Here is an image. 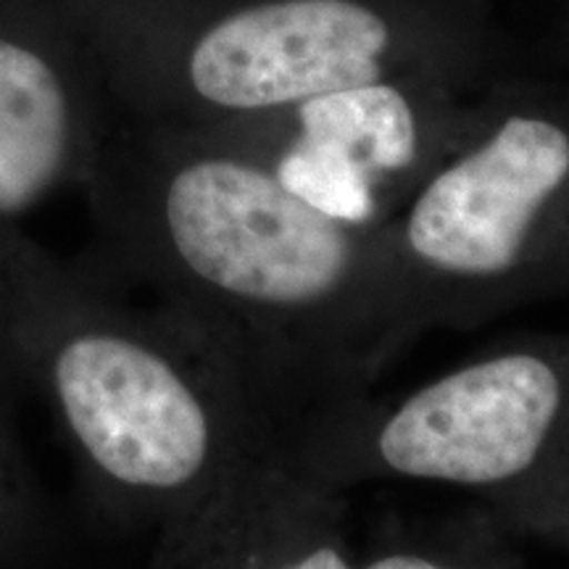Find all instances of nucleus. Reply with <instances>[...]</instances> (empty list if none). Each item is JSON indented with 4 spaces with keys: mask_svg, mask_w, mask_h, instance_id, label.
I'll return each mask as SVG.
<instances>
[{
    "mask_svg": "<svg viewBox=\"0 0 569 569\" xmlns=\"http://www.w3.org/2000/svg\"><path fill=\"white\" fill-rule=\"evenodd\" d=\"M177 340L106 317L71 336L53 365L61 411L92 469L172 528L277 448L232 361L206 336L190 351Z\"/></svg>",
    "mask_w": 569,
    "mask_h": 569,
    "instance_id": "nucleus-5",
    "label": "nucleus"
},
{
    "mask_svg": "<svg viewBox=\"0 0 569 569\" xmlns=\"http://www.w3.org/2000/svg\"><path fill=\"white\" fill-rule=\"evenodd\" d=\"M96 63L42 0H0V219L88 177L103 148Z\"/></svg>",
    "mask_w": 569,
    "mask_h": 569,
    "instance_id": "nucleus-7",
    "label": "nucleus"
},
{
    "mask_svg": "<svg viewBox=\"0 0 569 569\" xmlns=\"http://www.w3.org/2000/svg\"><path fill=\"white\" fill-rule=\"evenodd\" d=\"M569 356L540 340L482 348L401 396L369 393L277 446L303 478L351 493L411 482L472 496L503 525L561 496Z\"/></svg>",
    "mask_w": 569,
    "mask_h": 569,
    "instance_id": "nucleus-4",
    "label": "nucleus"
},
{
    "mask_svg": "<svg viewBox=\"0 0 569 569\" xmlns=\"http://www.w3.org/2000/svg\"><path fill=\"white\" fill-rule=\"evenodd\" d=\"M567 6H569V0H567Z\"/></svg>",
    "mask_w": 569,
    "mask_h": 569,
    "instance_id": "nucleus-9",
    "label": "nucleus"
},
{
    "mask_svg": "<svg viewBox=\"0 0 569 569\" xmlns=\"http://www.w3.org/2000/svg\"><path fill=\"white\" fill-rule=\"evenodd\" d=\"M490 84L430 74L382 77L196 130L251 156L325 217L377 230L393 222L472 138Z\"/></svg>",
    "mask_w": 569,
    "mask_h": 569,
    "instance_id": "nucleus-6",
    "label": "nucleus"
},
{
    "mask_svg": "<svg viewBox=\"0 0 569 569\" xmlns=\"http://www.w3.org/2000/svg\"><path fill=\"white\" fill-rule=\"evenodd\" d=\"M134 119L211 127L348 84L509 74L490 0H42Z\"/></svg>",
    "mask_w": 569,
    "mask_h": 569,
    "instance_id": "nucleus-2",
    "label": "nucleus"
},
{
    "mask_svg": "<svg viewBox=\"0 0 569 569\" xmlns=\"http://www.w3.org/2000/svg\"><path fill=\"white\" fill-rule=\"evenodd\" d=\"M90 182L111 238L232 361L277 446L375 393L422 338L388 227L325 217L209 132L132 117Z\"/></svg>",
    "mask_w": 569,
    "mask_h": 569,
    "instance_id": "nucleus-1",
    "label": "nucleus"
},
{
    "mask_svg": "<svg viewBox=\"0 0 569 569\" xmlns=\"http://www.w3.org/2000/svg\"><path fill=\"white\" fill-rule=\"evenodd\" d=\"M501 528L507 525L482 507L432 525L390 519L377 549L359 559V569H503Z\"/></svg>",
    "mask_w": 569,
    "mask_h": 569,
    "instance_id": "nucleus-8",
    "label": "nucleus"
},
{
    "mask_svg": "<svg viewBox=\"0 0 569 569\" xmlns=\"http://www.w3.org/2000/svg\"><path fill=\"white\" fill-rule=\"evenodd\" d=\"M388 227L419 336L467 332L569 274V88L498 77L478 130Z\"/></svg>",
    "mask_w": 569,
    "mask_h": 569,
    "instance_id": "nucleus-3",
    "label": "nucleus"
}]
</instances>
